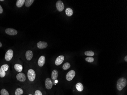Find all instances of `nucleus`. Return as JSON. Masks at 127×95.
<instances>
[{"label":"nucleus","instance_id":"f257e3e1","mask_svg":"<svg viewBox=\"0 0 127 95\" xmlns=\"http://www.w3.org/2000/svg\"><path fill=\"white\" fill-rule=\"evenodd\" d=\"M27 78L30 83H33L35 81L36 78L37 74L36 71L33 69H29L27 70Z\"/></svg>","mask_w":127,"mask_h":95},{"label":"nucleus","instance_id":"f03ea898","mask_svg":"<svg viewBox=\"0 0 127 95\" xmlns=\"http://www.w3.org/2000/svg\"><path fill=\"white\" fill-rule=\"evenodd\" d=\"M127 84V79L124 77H121L119 79L117 82L116 88L119 91H122L126 86Z\"/></svg>","mask_w":127,"mask_h":95},{"label":"nucleus","instance_id":"7ed1b4c3","mask_svg":"<svg viewBox=\"0 0 127 95\" xmlns=\"http://www.w3.org/2000/svg\"><path fill=\"white\" fill-rule=\"evenodd\" d=\"M28 87L23 88L22 87H18L15 89L14 93V95H25L27 91Z\"/></svg>","mask_w":127,"mask_h":95},{"label":"nucleus","instance_id":"20e7f679","mask_svg":"<svg viewBox=\"0 0 127 95\" xmlns=\"http://www.w3.org/2000/svg\"><path fill=\"white\" fill-rule=\"evenodd\" d=\"M9 65L7 64L2 65L0 68V77L3 78L6 76V72L9 69Z\"/></svg>","mask_w":127,"mask_h":95},{"label":"nucleus","instance_id":"39448f33","mask_svg":"<svg viewBox=\"0 0 127 95\" xmlns=\"http://www.w3.org/2000/svg\"><path fill=\"white\" fill-rule=\"evenodd\" d=\"M16 77L17 80L21 83H24L27 80L26 75L22 72L18 73L16 75Z\"/></svg>","mask_w":127,"mask_h":95},{"label":"nucleus","instance_id":"423d86ee","mask_svg":"<svg viewBox=\"0 0 127 95\" xmlns=\"http://www.w3.org/2000/svg\"><path fill=\"white\" fill-rule=\"evenodd\" d=\"M75 74L76 73L74 70H71L69 71V72L67 73L65 76L66 80L67 81H71L74 78Z\"/></svg>","mask_w":127,"mask_h":95},{"label":"nucleus","instance_id":"0eeeda50","mask_svg":"<svg viewBox=\"0 0 127 95\" xmlns=\"http://www.w3.org/2000/svg\"><path fill=\"white\" fill-rule=\"evenodd\" d=\"M53 82L50 78H47L45 81V87L47 90H50L52 89L53 87Z\"/></svg>","mask_w":127,"mask_h":95},{"label":"nucleus","instance_id":"6e6552de","mask_svg":"<svg viewBox=\"0 0 127 95\" xmlns=\"http://www.w3.org/2000/svg\"><path fill=\"white\" fill-rule=\"evenodd\" d=\"M13 56V51L12 50H9L5 53V58L7 61H10L12 59Z\"/></svg>","mask_w":127,"mask_h":95},{"label":"nucleus","instance_id":"1a4fd4ad","mask_svg":"<svg viewBox=\"0 0 127 95\" xmlns=\"http://www.w3.org/2000/svg\"><path fill=\"white\" fill-rule=\"evenodd\" d=\"M56 7L58 11L62 12L64 8V5L63 1L61 0H58L56 3Z\"/></svg>","mask_w":127,"mask_h":95},{"label":"nucleus","instance_id":"9d476101","mask_svg":"<svg viewBox=\"0 0 127 95\" xmlns=\"http://www.w3.org/2000/svg\"><path fill=\"white\" fill-rule=\"evenodd\" d=\"M30 87L34 95H44L43 92L40 89L34 88L33 86H30Z\"/></svg>","mask_w":127,"mask_h":95},{"label":"nucleus","instance_id":"9b49d317","mask_svg":"<svg viewBox=\"0 0 127 95\" xmlns=\"http://www.w3.org/2000/svg\"><path fill=\"white\" fill-rule=\"evenodd\" d=\"M46 58L44 56H41L38 59L37 61V64L38 66L40 67H42L45 63Z\"/></svg>","mask_w":127,"mask_h":95},{"label":"nucleus","instance_id":"f8f14e48","mask_svg":"<svg viewBox=\"0 0 127 95\" xmlns=\"http://www.w3.org/2000/svg\"><path fill=\"white\" fill-rule=\"evenodd\" d=\"M25 56L26 60L28 61H30L33 58L34 54L32 51L29 50L26 52Z\"/></svg>","mask_w":127,"mask_h":95},{"label":"nucleus","instance_id":"ddd939ff","mask_svg":"<svg viewBox=\"0 0 127 95\" xmlns=\"http://www.w3.org/2000/svg\"><path fill=\"white\" fill-rule=\"evenodd\" d=\"M64 60V56L63 55H60L58 56L56 59L55 64L57 66L61 65L63 62Z\"/></svg>","mask_w":127,"mask_h":95},{"label":"nucleus","instance_id":"4468645a","mask_svg":"<svg viewBox=\"0 0 127 95\" xmlns=\"http://www.w3.org/2000/svg\"><path fill=\"white\" fill-rule=\"evenodd\" d=\"M5 32L7 34L10 36H15L18 33L17 30L12 28H7L5 30Z\"/></svg>","mask_w":127,"mask_h":95},{"label":"nucleus","instance_id":"2eb2a0df","mask_svg":"<svg viewBox=\"0 0 127 95\" xmlns=\"http://www.w3.org/2000/svg\"><path fill=\"white\" fill-rule=\"evenodd\" d=\"M48 46V44L45 41H40L37 43V47L40 49H44Z\"/></svg>","mask_w":127,"mask_h":95},{"label":"nucleus","instance_id":"dca6fc26","mask_svg":"<svg viewBox=\"0 0 127 95\" xmlns=\"http://www.w3.org/2000/svg\"><path fill=\"white\" fill-rule=\"evenodd\" d=\"M14 68L17 72H18V73H20L22 72L23 67L22 65L21 64L17 63L14 65Z\"/></svg>","mask_w":127,"mask_h":95},{"label":"nucleus","instance_id":"f3484780","mask_svg":"<svg viewBox=\"0 0 127 95\" xmlns=\"http://www.w3.org/2000/svg\"><path fill=\"white\" fill-rule=\"evenodd\" d=\"M58 71L57 70H54L52 72L51 75V78L52 80H56L58 78Z\"/></svg>","mask_w":127,"mask_h":95},{"label":"nucleus","instance_id":"a211bd4d","mask_svg":"<svg viewBox=\"0 0 127 95\" xmlns=\"http://www.w3.org/2000/svg\"><path fill=\"white\" fill-rule=\"evenodd\" d=\"M76 88L79 92H82L84 90V86L81 83H78L76 84Z\"/></svg>","mask_w":127,"mask_h":95},{"label":"nucleus","instance_id":"6ab92c4d","mask_svg":"<svg viewBox=\"0 0 127 95\" xmlns=\"http://www.w3.org/2000/svg\"><path fill=\"white\" fill-rule=\"evenodd\" d=\"M25 0H18L16 3V5L18 7H21L25 3Z\"/></svg>","mask_w":127,"mask_h":95},{"label":"nucleus","instance_id":"aec40b11","mask_svg":"<svg viewBox=\"0 0 127 95\" xmlns=\"http://www.w3.org/2000/svg\"><path fill=\"white\" fill-rule=\"evenodd\" d=\"M65 13L67 16L68 17H70L73 14V11L70 8H66L65 10Z\"/></svg>","mask_w":127,"mask_h":95},{"label":"nucleus","instance_id":"412c9836","mask_svg":"<svg viewBox=\"0 0 127 95\" xmlns=\"http://www.w3.org/2000/svg\"><path fill=\"white\" fill-rule=\"evenodd\" d=\"M70 64L69 62H65L63 66V69L64 70H65L69 69L70 67Z\"/></svg>","mask_w":127,"mask_h":95},{"label":"nucleus","instance_id":"4be33fe9","mask_svg":"<svg viewBox=\"0 0 127 95\" xmlns=\"http://www.w3.org/2000/svg\"><path fill=\"white\" fill-rule=\"evenodd\" d=\"M0 95H10L9 92L5 89L3 88L0 91Z\"/></svg>","mask_w":127,"mask_h":95},{"label":"nucleus","instance_id":"5701e85b","mask_svg":"<svg viewBox=\"0 0 127 95\" xmlns=\"http://www.w3.org/2000/svg\"><path fill=\"white\" fill-rule=\"evenodd\" d=\"M34 0H25V5L26 7H29L32 5V4L34 2Z\"/></svg>","mask_w":127,"mask_h":95},{"label":"nucleus","instance_id":"b1692460","mask_svg":"<svg viewBox=\"0 0 127 95\" xmlns=\"http://www.w3.org/2000/svg\"><path fill=\"white\" fill-rule=\"evenodd\" d=\"M85 54L87 56L92 57L94 55V53L92 51H87L85 52Z\"/></svg>","mask_w":127,"mask_h":95},{"label":"nucleus","instance_id":"393cba45","mask_svg":"<svg viewBox=\"0 0 127 95\" xmlns=\"http://www.w3.org/2000/svg\"><path fill=\"white\" fill-rule=\"evenodd\" d=\"M85 60L87 62L92 63V62H93L94 61V58L92 57H87L85 59Z\"/></svg>","mask_w":127,"mask_h":95},{"label":"nucleus","instance_id":"a878e982","mask_svg":"<svg viewBox=\"0 0 127 95\" xmlns=\"http://www.w3.org/2000/svg\"><path fill=\"white\" fill-rule=\"evenodd\" d=\"M25 95H34L30 86L28 87L26 93Z\"/></svg>","mask_w":127,"mask_h":95},{"label":"nucleus","instance_id":"bb28decb","mask_svg":"<svg viewBox=\"0 0 127 95\" xmlns=\"http://www.w3.org/2000/svg\"><path fill=\"white\" fill-rule=\"evenodd\" d=\"M3 12V10L2 8V7L1 5H0V14L2 13Z\"/></svg>","mask_w":127,"mask_h":95},{"label":"nucleus","instance_id":"cd10ccee","mask_svg":"<svg viewBox=\"0 0 127 95\" xmlns=\"http://www.w3.org/2000/svg\"><path fill=\"white\" fill-rule=\"evenodd\" d=\"M125 61H126V62H127V56H125Z\"/></svg>","mask_w":127,"mask_h":95},{"label":"nucleus","instance_id":"c85d7f7f","mask_svg":"<svg viewBox=\"0 0 127 95\" xmlns=\"http://www.w3.org/2000/svg\"><path fill=\"white\" fill-rule=\"evenodd\" d=\"M2 43H1V42H0V47H2Z\"/></svg>","mask_w":127,"mask_h":95},{"label":"nucleus","instance_id":"c756f323","mask_svg":"<svg viewBox=\"0 0 127 95\" xmlns=\"http://www.w3.org/2000/svg\"><path fill=\"white\" fill-rule=\"evenodd\" d=\"M0 1H4V0H0Z\"/></svg>","mask_w":127,"mask_h":95}]
</instances>
